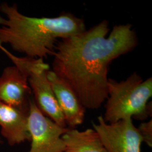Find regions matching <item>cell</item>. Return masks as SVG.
I'll use <instances>...</instances> for the list:
<instances>
[{
	"instance_id": "cell-7",
	"label": "cell",
	"mask_w": 152,
	"mask_h": 152,
	"mask_svg": "<svg viewBox=\"0 0 152 152\" xmlns=\"http://www.w3.org/2000/svg\"><path fill=\"white\" fill-rule=\"evenodd\" d=\"M31 88L27 76L16 66L4 69L0 76V101L28 113Z\"/></svg>"
},
{
	"instance_id": "cell-2",
	"label": "cell",
	"mask_w": 152,
	"mask_h": 152,
	"mask_svg": "<svg viewBox=\"0 0 152 152\" xmlns=\"http://www.w3.org/2000/svg\"><path fill=\"white\" fill-rule=\"evenodd\" d=\"M0 10V42L12 49L36 59L53 55L58 42L86 30L83 20L70 13L54 18H36L20 13L16 4L3 3Z\"/></svg>"
},
{
	"instance_id": "cell-6",
	"label": "cell",
	"mask_w": 152,
	"mask_h": 152,
	"mask_svg": "<svg viewBox=\"0 0 152 152\" xmlns=\"http://www.w3.org/2000/svg\"><path fill=\"white\" fill-rule=\"evenodd\" d=\"M92 126L107 152H141L142 140L132 118L108 124L100 115Z\"/></svg>"
},
{
	"instance_id": "cell-8",
	"label": "cell",
	"mask_w": 152,
	"mask_h": 152,
	"mask_svg": "<svg viewBox=\"0 0 152 152\" xmlns=\"http://www.w3.org/2000/svg\"><path fill=\"white\" fill-rule=\"evenodd\" d=\"M48 78L64 115L66 126L68 125L69 129H75L77 126L81 125L85 120L86 109L82 105L76 92L54 72L49 70Z\"/></svg>"
},
{
	"instance_id": "cell-3",
	"label": "cell",
	"mask_w": 152,
	"mask_h": 152,
	"mask_svg": "<svg viewBox=\"0 0 152 152\" xmlns=\"http://www.w3.org/2000/svg\"><path fill=\"white\" fill-rule=\"evenodd\" d=\"M152 78L144 81L134 72L126 80L109 79L104 120L111 124L132 117L143 120L152 113Z\"/></svg>"
},
{
	"instance_id": "cell-11",
	"label": "cell",
	"mask_w": 152,
	"mask_h": 152,
	"mask_svg": "<svg viewBox=\"0 0 152 152\" xmlns=\"http://www.w3.org/2000/svg\"><path fill=\"white\" fill-rule=\"evenodd\" d=\"M140 135L142 142H145L148 147H152V121L142 122L137 128Z\"/></svg>"
},
{
	"instance_id": "cell-1",
	"label": "cell",
	"mask_w": 152,
	"mask_h": 152,
	"mask_svg": "<svg viewBox=\"0 0 152 152\" xmlns=\"http://www.w3.org/2000/svg\"><path fill=\"white\" fill-rule=\"evenodd\" d=\"M109 30L104 20L60 39L55 48L52 71L72 88L86 109L102 107L108 98L109 65L138 43L130 24L115 26L107 36Z\"/></svg>"
},
{
	"instance_id": "cell-10",
	"label": "cell",
	"mask_w": 152,
	"mask_h": 152,
	"mask_svg": "<svg viewBox=\"0 0 152 152\" xmlns=\"http://www.w3.org/2000/svg\"><path fill=\"white\" fill-rule=\"evenodd\" d=\"M64 152H107L98 133L93 129H69L62 135Z\"/></svg>"
},
{
	"instance_id": "cell-4",
	"label": "cell",
	"mask_w": 152,
	"mask_h": 152,
	"mask_svg": "<svg viewBox=\"0 0 152 152\" xmlns=\"http://www.w3.org/2000/svg\"><path fill=\"white\" fill-rule=\"evenodd\" d=\"M14 65L28 77V82L34 95V101L39 110L50 120L62 127H66L63 113L48 78V64L42 59L19 58L4 50Z\"/></svg>"
},
{
	"instance_id": "cell-5",
	"label": "cell",
	"mask_w": 152,
	"mask_h": 152,
	"mask_svg": "<svg viewBox=\"0 0 152 152\" xmlns=\"http://www.w3.org/2000/svg\"><path fill=\"white\" fill-rule=\"evenodd\" d=\"M28 127L31 141L28 152H64L61 137L68 128L61 127L42 114L33 99L29 102Z\"/></svg>"
},
{
	"instance_id": "cell-13",
	"label": "cell",
	"mask_w": 152,
	"mask_h": 152,
	"mask_svg": "<svg viewBox=\"0 0 152 152\" xmlns=\"http://www.w3.org/2000/svg\"><path fill=\"white\" fill-rule=\"evenodd\" d=\"M2 140L1 139V138H0V143H2Z\"/></svg>"
},
{
	"instance_id": "cell-9",
	"label": "cell",
	"mask_w": 152,
	"mask_h": 152,
	"mask_svg": "<svg viewBox=\"0 0 152 152\" xmlns=\"http://www.w3.org/2000/svg\"><path fill=\"white\" fill-rule=\"evenodd\" d=\"M28 114L0 101L1 134L10 145L31 140L28 127Z\"/></svg>"
},
{
	"instance_id": "cell-12",
	"label": "cell",
	"mask_w": 152,
	"mask_h": 152,
	"mask_svg": "<svg viewBox=\"0 0 152 152\" xmlns=\"http://www.w3.org/2000/svg\"><path fill=\"white\" fill-rule=\"evenodd\" d=\"M0 49H2V50H3V49H4V48L2 47V44L1 43V42H0Z\"/></svg>"
}]
</instances>
